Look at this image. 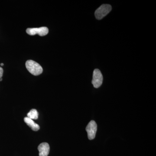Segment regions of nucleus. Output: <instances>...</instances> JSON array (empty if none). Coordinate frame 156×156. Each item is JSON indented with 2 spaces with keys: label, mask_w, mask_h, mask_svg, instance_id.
<instances>
[{
  "label": "nucleus",
  "mask_w": 156,
  "mask_h": 156,
  "mask_svg": "<svg viewBox=\"0 0 156 156\" xmlns=\"http://www.w3.org/2000/svg\"><path fill=\"white\" fill-rule=\"evenodd\" d=\"M26 66L28 71L34 76H38L43 73L42 66L33 60H27L26 62Z\"/></svg>",
  "instance_id": "obj_1"
},
{
  "label": "nucleus",
  "mask_w": 156,
  "mask_h": 156,
  "mask_svg": "<svg viewBox=\"0 0 156 156\" xmlns=\"http://www.w3.org/2000/svg\"><path fill=\"white\" fill-rule=\"evenodd\" d=\"M112 6L108 4L101 5L95 11V17L97 20L102 19L112 11Z\"/></svg>",
  "instance_id": "obj_2"
},
{
  "label": "nucleus",
  "mask_w": 156,
  "mask_h": 156,
  "mask_svg": "<svg viewBox=\"0 0 156 156\" xmlns=\"http://www.w3.org/2000/svg\"><path fill=\"white\" fill-rule=\"evenodd\" d=\"M103 76L98 69H95L93 71V78L92 82L93 87L95 88H98L101 86L103 82Z\"/></svg>",
  "instance_id": "obj_3"
},
{
  "label": "nucleus",
  "mask_w": 156,
  "mask_h": 156,
  "mask_svg": "<svg viewBox=\"0 0 156 156\" xmlns=\"http://www.w3.org/2000/svg\"><path fill=\"white\" fill-rule=\"evenodd\" d=\"M97 130V126L94 121H91L88 124L86 128V131L88 133V138L92 140L95 138Z\"/></svg>",
  "instance_id": "obj_4"
},
{
  "label": "nucleus",
  "mask_w": 156,
  "mask_h": 156,
  "mask_svg": "<svg viewBox=\"0 0 156 156\" xmlns=\"http://www.w3.org/2000/svg\"><path fill=\"white\" fill-rule=\"evenodd\" d=\"M26 32L30 35L38 34L40 36H44L48 34L49 30L48 27H41L40 28H27Z\"/></svg>",
  "instance_id": "obj_5"
},
{
  "label": "nucleus",
  "mask_w": 156,
  "mask_h": 156,
  "mask_svg": "<svg viewBox=\"0 0 156 156\" xmlns=\"http://www.w3.org/2000/svg\"><path fill=\"white\" fill-rule=\"evenodd\" d=\"M38 150L39 156H48L50 152V146L47 143H42L39 145Z\"/></svg>",
  "instance_id": "obj_6"
},
{
  "label": "nucleus",
  "mask_w": 156,
  "mask_h": 156,
  "mask_svg": "<svg viewBox=\"0 0 156 156\" xmlns=\"http://www.w3.org/2000/svg\"><path fill=\"white\" fill-rule=\"evenodd\" d=\"M24 122L27 126L30 127L34 131H37L40 129V126L38 124L35 122L32 119L28 118V117H25L24 119Z\"/></svg>",
  "instance_id": "obj_7"
},
{
  "label": "nucleus",
  "mask_w": 156,
  "mask_h": 156,
  "mask_svg": "<svg viewBox=\"0 0 156 156\" xmlns=\"http://www.w3.org/2000/svg\"><path fill=\"white\" fill-rule=\"evenodd\" d=\"M27 116L31 119H37L38 118V112L36 109H32L30 112H29L27 114Z\"/></svg>",
  "instance_id": "obj_8"
},
{
  "label": "nucleus",
  "mask_w": 156,
  "mask_h": 156,
  "mask_svg": "<svg viewBox=\"0 0 156 156\" xmlns=\"http://www.w3.org/2000/svg\"><path fill=\"white\" fill-rule=\"evenodd\" d=\"M3 74V69L2 67H0V79L2 78Z\"/></svg>",
  "instance_id": "obj_9"
},
{
  "label": "nucleus",
  "mask_w": 156,
  "mask_h": 156,
  "mask_svg": "<svg viewBox=\"0 0 156 156\" xmlns=\"http://www.w3.org/2000/svg\"><path fill=\"white\" fill-rule=\"evenodd\" d=\"M1 66H4V64H3V63H1Z\"/></svg>",
  "instance_id": "obj_10"
},
{
  "label": "nucleus",
  "mask_w": 156,
  "mask_h": 156,
  "mask_svg": "<svg viewBox=\"0 0 156 156\" xmlns=\"http://www.w3.org/2000/svg\"><path fill=\"white\" fill-rule=\"evenodd\" d=\"M2 78H1V79H0V81H2Z\"/></svg>",
  "instance_id": "obj_11"
}]
</instances>
